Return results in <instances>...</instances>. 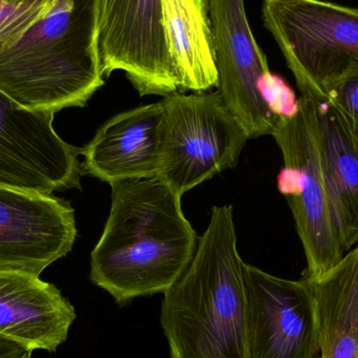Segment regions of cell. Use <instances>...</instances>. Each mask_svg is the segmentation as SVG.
I'll list each match as a JSON object with an SVG mask.
<instances>
[{"mask_svg": "<svg viewBox=\"0 0 358 358\" xmlns=\"http://www.w3.org/2000/svg\"><path fill=\"white\" fill-rule=\"evenodd\" d=\"M110 185V212L90 256V280L125 306L172 287L193 259L198 237L180 196L162 179Z\"/></svg>", "mask_w": 358, "mask_h": 358, "instance_id": "6da1fadb", "label": "cell"}, {"mask_svg": "<svg viewBox=\"0 0 358 358\" xmlns=\"http://www.w3.org/2000/svg\"><path fill=\"white\" fill-rule=\"evenodd\" d=\"M244 264L233 206H214L189 266L164 294L171 358H248Z\"/></svg>", "mask_w": 358, "mask_h": 358, "instance_id": "7a4b0ae2", "label": "cell"}, {"mask_svg": "<svg viewBox=\"0 0 358 358\" xmlns=\"http://www.w3.org/2000/svg\"><path fill=\"white\" fill-rule=\"evenodd\" d=\"M99 0H54L19 37L0 43V92L27 110L84 107L105 84Z\"/></svg>", "mask_w": 358, "mask_h": 358, "instance_id": "3957f363", "label": "cell"}, {"mask_svg": "<svg viewBox=\"0 0 358 358\" xmlns=\"http://www.w3.org/2000/svg\"><path fill=\"white\" fill-rule=\"evenodd\" d=\"M273 136L283 157L278 189L292 210L306 258L303 277L317 278L336 266L347 252L340 210L322 161L308 96H301L292 113L278 117Z\"/></svg>", "mask_w": 358, "mask_h": 358, "instance_id": "277c9868", "label": "cell"}, {"mask_svg": "<svg viewBox=\"0 0 358 358\" xmlns=\"http://www.w3.org/2000/svg\"><path fill=\"white\" fill-rule=\"evenodd\" d=\"M159 178L185 192L236 167L248 140L218 92L164 96Z\"/></svg>", "mask_w": 358, "mask_h": 358, "instance_id": "5b68a950", "label": "cell"}, {"mask_svg": "<svg viewBox=\"0 0 358 358\" xmlns=\"http://www.w3.org/2000/svg\"><path fill=\"white\" fill-rule=\"evenodd\" d=\"M263 23L281 50L301 94L358 66V8L326 0H264Z\"/></svg>", "mask_w": 358, "mask_h": 358, "instance_id": "8992f818", "label": "cell"}, {"mask_svg": "<svg viewBox=\"0 0 358 358\" xmlns=\"http://www.w3.org/2000/svg\"><path fill=\"white\" fill-rule=\"evenodd\" d=\"M96 45L103 77L123 71L140 96L181 94L163 0H99Z\"/></svg>", "mask_w": 358, "mask_h": 358, "instance_id": "52a82bcc", "label": "cell"}, {"mask_svg": "<svg viewBox=\"0 0 358 358\" xmlns=\"http://www.w3.org/2000/svg\"><path fill=\"white\" fill-rule=\"evenodd\" d=\"M214 34L217 92L248 138L273 136L280 115L266 98V56L248 24L243 0H208Z\"/></svg>", "mask_w": 358, "mask_h": 358, "instance_id": "ba28073f", "label": "cell"}, {"mask_svg": "<svg viewBox=\"0 0 358 358\" xmlns=\"http://www.w3.org/2000/svg\"><path fill=\"white\" fill-rule=\"evenodd\" d=\"M248 358H320L317 306L305 278L287 280L244 264Z\"/></svg>", "mask_w": 358, "mask_h": 358, "instance_id": "9c48e42d", "label": "cell"}, {"mask_svg": "<svg viewBox=\"0 0 358 358\" xmlns=\"http://www.w3.org/2000/svg\"><path fill=\"white\" fill-rule=\"evenodd\" d=\"M54 113L31 111L0 92V183L52 195L80 187L79 155L55 131Z\"/></svg>", "mask_w": 358, "mask_h": 358, "instance_id": "30bf717a", "label": "cell"}, {"mask_svg": "<svg viewBox=\"0 0 358 358\" xmlns=\"http://www.w3.org/2000/svg\"><path fill=\"white\" fill-rule=\"evenodd\" d=\"M76 237L69 202L0 183V269L40 275L71 252Z\"/></svg>", "mask_w": 358, "mask_h": 358, "instance_id": "8fae6325", "label": "cell"}, {"mask_svg": "<svg viewBox=\"0 0 358 358\" xmlns=\"http://www.w3.org/2000/svg\"><path fill=\"white\" fill-rule=\"evenodd\" d=\"M163 117L159 101L109 119L81 149L84 170L109 185L159 178Z\"/></svg>", "mask_w": 358, "mask_h": 358, "instance_id": "7c38bea8", "label": "cell"}, {"mask_svg": "<svg viewBox=\"0 0 358 358\" xmlns=\"http://www.w3.org/2000/svg\"><path fill=\"white\" fill-rule=\"evenodd\" d=\"M77 319L54 284L25 271L0 269V338L33 353L56 352Z\"/></svg>", "mask_w": 358, "mask_h": 358, "instance_id": "4fadbf2b", "label": "cell"}, {"mask_svg": "<svg viewBox=\"0 0 358 358\" xmlns=\"http://www.w3.org/2000/svg\"><path fill=\"white\" fill-rule=\"evenodd\" d=\"M163 10L168 48L181 94L217 87L208 0H163Z\"/></svg>", "mask_w": 358, "mask_h": 358, "instance_id": "5bb4252c", "label": "cell"}, {"mask_svg": "<svg viewBox=\"0 0 358 358\" xmlns=\"http://www.w3.org/2000/svg\"><path fill=\"white\" fill-rule=\"evenodd\" d=\"M313 290L320 328V358H358V246L317 278Z\"/></svg>", "mask_w": 358, "mask_h": 358, "instance_id": "9a60e30c", "label": "cell"}, {"mask_svg": "<svg viewBox=\"0 0 358 358\" xmlns=\"http://www.w3.org/2000/svg\"><path fill=\"white\" fill-rule=\"evenodd\" d=\"M305 96L313 104L315 136L340 210L343 239L348 252L358 242V147L342 117L323 94Z\"/></svg>", "mask_w": 358, "mask_h": 358, "instance_id": "2e32d148", "label": "cell"}, {"mask_svg": "<svg viewBox=\"0 0 358 358\" xmlns=\"http://www.w3.org/2000/svg\"><path fill=\"white\" fill-rule=\"evenodd\" d=\"M322 94L338 111L358 147V66L326 83Z\"/></svg>", "mask_w": 358, "mask_h": 358, "instance_id": "e0dca14e", "label": "cell"}, {"mask_svg": "<svg viewBox=\"0 0 358 358\" xmlns=\"http://www.w3.org/2000/svg\"><path fill=\"white\" fill-rule=\"evenodd\" d=\"M52 2L54 0H41L17 6L0 0V43L19 37L48 12Z\"/></svg>", "mask_w": 358, "mask_h": 358, "instance_id": "ac0fdd59", "label": "cell"}, {"mask_svg": "<svg viewBox=\"0 0 358 358\" xmlns=\"http://www.w3.org/2000/svg\"><path fill=\"white\" fill-rule=\"evenodd\" d=\"M27 352L20 345L0 338V358H19Z\"/></svg>", "mask_w": 358, "mask_h": 358, "instance_id": "d6986e66", "label": "cell"}, {"mask_svg": "<svg viewBox=\"0 0 358 358\" xmlns=\"http://www.w3.org/2000/svg\"><path fill=\"white\" fill-rule=\"evenodd\" d=\"M10 4H17V6H22V4L35 3V2L41 1V0H3Z\"/></svg>", "mask_w": 358, "mask_h": 358, "instance_id": "ffe728a7", "label": "cell"}, {"mask_svg": "<svg viewBox=\"0 0 358 358\" xmlns=\"http://www.w3.org/2000/svg\"><path fill=\"white\" fill-rule=\"evenodd\" d=\"M19 358H31V352H27Z\"/></svg>", "mask_w": 358, "mask_h": 358, "instance_id": "44dd1931", "label": "cell"}]
</instances>
